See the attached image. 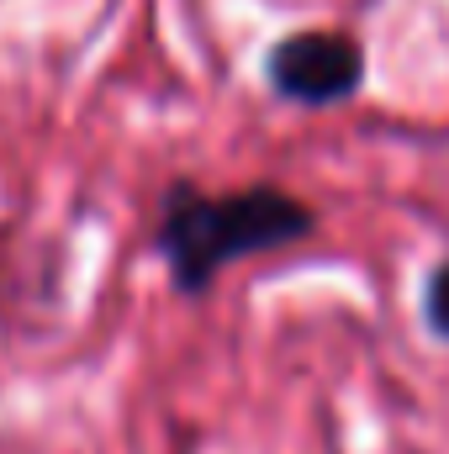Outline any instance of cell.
<instances>
[{
    "label": "cell",
    "instance_id": "cell-1",
    "mask_svg": "<svg viewBox=\"0 0 449 454\" xmlns=\"http://www.w3.org/2000/svg\"><path fill=\"white\" fill-rule=\"evenodd\" d=\"M312 232V212L286 191H238V196H207V191H169L159 212V254L169 259L175 280L185 291H201L232 259L286 248Z\"/></svg>",
    "mask_w": 449,
    "mask_h": 454
},
{
    "label": "cell",
    "instance_id": "cell-2",
    "mask_svg": "<svg viewBox=\"0 0 449 454\" xmlns=\"http://www.w3.org/2000/svg\"><path fill=\"white\" fill-rule=\"evenodd\" d=\"M270 85L302 106L343 101L359 85V48L338 32H302L270 53Z\"/></svg>",
    "mask_w": 449,
    "mask_h": 454
},
{
    "label": "cell",
    "instance_id": "cell-3",
    "mask_svg": "<svg viewBox=\"0 0 449 454\" xmlns=\"http://www.w3.org/2000/svg\"><path fill=\"white\" fill-rule=\"evenodd\" d=\"M423 317H429V328L449 339V259L429 275V291H423Z\"/></svg>",
    "mask_w": 449,
    "mask_h": 454
}]
</instances>
